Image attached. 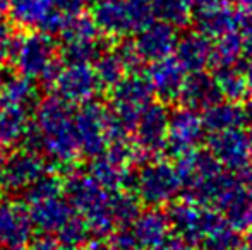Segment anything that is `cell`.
Here are the masks:
<instances>
[{
  "mask_svg": "<svg viewBox=\"0 0 252 250\" xmlns=\"http://www.w3.org/2000/svg\"><path fill=\"white\" fill-rule=\"evenodd\" d=\"M90 226L84 221V218H79L74 214L57 233V240L62 244V247L65 250L77 249L81 245L86 244L88 237H90Z\"/></svg>",
  "mask_w": 252,
  "mask_h": 250,
  "instance_id": "obj_22",
  "label": "cell"
},
{
  "mask_svg": "<svg viewBox=\"0 0 252 250\" xmlns=\"http://www.w3.org/2000/svg\"><path fill=\"white\" fill-rule=\"evenodd\" d=\"M76 132L81 153L94 156L103 149L106 137V115L96 105L84 103L79 111H76Z\"/></svg>",
  "mask_w": 252,
  "mask_h": 250,
  "instance_id": "obj_9",
  "label": "cell"
},
{
  "mask_svg": "<svg viewBox=\"0 0 252 250\" xmlns=\"http://www.w3.org/2000/svg\"><path fill=\"white\" fill-rule=\"evenodd\" d=\"M201 125L190 113H180L173 118L172 127L168 129V140L179 149L190 146L199 137Z\"/></svg>",
  "mask_w": 252,
  "mask_h": 250,
  "instance_id": "obj_20",
  "label": "cell"
},
{
  "mask_svg": "<svg viewBox=\"0 0 252 250\" xmlns=\"http://www.w3.org/2000/svg\"><path fill=\"white\" fill-rule=\"evenodd\" d=\"M151 83L156 93L163 98H173L184 84V67L175 60H159L151 67Z\"/></svg>",
  "mask_w": 252,
  "mask_h": 250,
  "instance_id": "obj_14",
  "label": "cell"
},
{
  "mask_svg": "<svg viewBox=\"0 0 252 250\" xmlns=\"http://www.w3.org/2000/svg\"><path fill=\"white\" fill-rule=\"evenodd\" d=\"M74 105L57 98H47L36 108L34 122L26 136L28 149L47 154L57 163L69 165L79 156Z\"/></svg>",
  "mask_w": 252,
  "mask_h": 250,
  "instance_id": "obj_1",
  "label": "cell"
},
{
  "mask_svg": "<svg viewBox=\"0 0 252 250\" xmlns=\"http://www.w3.org/2000/svg\"><path fill=\"white\" fill-rule=\"evenodd\" d=\"M124 62L119 55H103V57L98 60L96 65V74L100 77L101 83L105 84H113V83H119V77L122 76V70H124Z\"/></svg>",
  "mask_w": 252,
  "mask_h": 250,
  "instance_id": "obj_25",
  "label": "cell"
},
{
  "mask_svg": "<svg viewBox=\"0 0 252 250\" xmlns=\"http://www.w3.org/2000/svg\"><path fill=\"white\" fill-rule=\"evenodd\" d=\"M249 187H251V194H252V177H249Z\"/></svg>",
  "mask_w": 252,
  "mask_h": 250,
  "instance_id": "obj_37",
  "label": "cell"
},
{
  "mask_svg": "<svg viewBox=\"0 0 252 250\" xmlns=\"http://www.w3.org/2000/svg\"><path fill=\"white\" fill-rule=\"evenodd\" d=\"M2 83H3V98H5V101L19 105V107H24L28 110L36 105L38 89L33 79L21 76V74H10L7 77L2 76Z\"/></svg>",
  "mask_w": 252,
  "mask_h": 250,
  "instance_id": "obj_16",
  "label": "cell"
},
{
  "mask_svg": "<svg viewBox=\"0 0 252 250\" xmlns=\"http://www.w3.org/2000/svg\"><path fill=\"white\" fill-rule=\"evenodd\" d=\"M10 58L14 60L17 74L33 81H41L50 87L62 69L57 57L55 41L50 33L45 31L16 36Z\"/></svg>",
  "mask_w": 252,
  "mask_h": 250,
  "instance_id": "obj_2",
  "label": "cell"
},
{
  "mask_svg": "<svg viewBox=\"0 0 252 250\" xmlns=\"http://www.w3.org/2000/svg\"><path fill=\"white\" fill-rule=\"evenodd\" d=\"M173 47V31L170 24H146L137 41V52L148 58H163Z\"/></svg>",
  "mask_w": 252,
  "mask_h": 250,
  "instance_id": "obj_13",
  "label": "cell"
},
{
  "mask_svg": "<svg viewBox=\"0 0 252 250\" xmlns=\"http://www.w3.org/2000/svg\"><path fill=\"white\" fill-rule=\"evenodd\" d=\"M14 41H16V34H14L12 26L0 17V67L12 55Z\"/></svg>",
  "mask_w": 252,
  "mask_h": 250,
  "instance_id": "obj_27",
  "label": "cell"
},
{
  "mask_svg": "<svg viewBox=\"0 0 252 250\" xmlns=\"http://www.w3.org/2000/svg\"><path fill=\"white\" fill-rule=\"evenodd\" d=\"M182 100L190 108H208L218 101V87L209 77L194 76L182 84Z\"/></svg>",
  "mask_w": 252,
  "mask_h": 250,
  "instance_id": "obj_15",
  "label": "cell"
},
{
  "mask_svg": "<svg viewBox=\"0 0 252 250\" xmlns=\"http://www.w3.org/2000/svg\"><path fill=\"white\" fill-rule=\"evenodd\" d=\"M33 231L34 224L26 204L17 200L0 202V245L21 250L33 240Z\"/></svg>",
  "mask_w": 252,
  "mask_h": 250,
  "instance_id": "obj_8",
  "label": "cell"
},
{
  "mask_svg": "<svg viewBox=\"0 0 252 250\" xmlns=\"http://www.w3.org/2000/svg\"><path fill=\"white\" fill-rule=\"evenodd\" d=\"M26 250H65L57 238L53 237H40L36 240H31L26 245Z\"/></svg>",
  "mask_w": 252,
  "mask_h": 250,
  "instance_id": "obj_29",
  "label": "cell"
},
{
  "mask_svg": "<svg viewBox=\"0 0 252 250\" xmlns=\"http://www.w3.org/2000/svg\"><path fill=\"white\" fill-rule=\"evenodd\" d=\"M239 117L240 111L232 107H211V111L208 115V125L215 130H226L237 124Z\"/></svg>",
  "mask_w": 252,
  "mask_h": 250,
  "instance_id": "obj_26",
  "label": "cell"
},
{
  "mask_svg": "<svg viewBox=\"0 0 252 250\" xmlns=\"http://www.w3.org/2000/svg\"><path fill=\"white\" fill-rule=\"evenodd\" d=\"M249 84H251V87H252V67H251V70H249Z\"/></svg>",
  "mask_w": 252,
  "mask_h": 250,
  "instance_id": "obj_36",
  "label": "cell"
},
{
  "mask_svg": "<svg viewBox=\"0 0 252 250\" xmlns=\"http://www.w3.org/2000/svg\"><path fill=\"white\" fill-rule=\"evenodd\" d=\"M141 223L150 228V230H143V228L136 226L137 242H139L141 245H151V247L153 245H159V242L165 237V230H166L165 221H161L159 218H155L153 214H150V216L143 218Z\"/></svg>",
  "mask_w": 252,
  "mask_h": 250,
  "instance_id": "obj_24",
  "label": "cell"
},
{
  "mask_svg": "<svg viewBox=\"0 0 252 250\" xmlns=\"http://www.w3.org/2000/svg\"><path fill=\"white\" fill-rule=\"evenodd\" d=\"M96 31L98 26L90 17H84L83 14L69 17L60 29L63 60L67 63H88L98 57L100 43Z\"/></svg>",
  "mask_w": 252,
  "mask_h": 250,
  "instance_id": "obj_4",
  "label": "cell"
},
{
  "mask_svg": "<svg viewBox=\"0 0 252 250\" xmlns=\"http://www.w3.org/2000/svg\"><path fill=\"white\" fill-rule=\"evenodd\" d=\"M215 2H218V0H186L187 7H189V9L197 10V14L202 12L204 9H208V7L213 5Z\"/></svg>",
  "mask_w": 252,
  "mask_h": 250,
  "instance_id": "obj_31",
  "label": "cell"
},
{
  "mask_svg": "<svg viewBox=\"0 0 252 250\" xmlns=\"http://www.w3.org/2000/svg\"><path fill=\"white\" fill-rule=\"evenodd\" d=\"M3 163H5V154H3V149L0 147V173H2Z\"/></svg>",
  "mask_w": 252,
  "mask_h": 250,
  "instance_id": "obj_33",
  "label": "cell"
},
{
  "mask_svg": "<svg viewBox=\"0 0 252 250\" xmlns=\"http://www.w3.org/2000/svg\"><path fill=\"white\" fill-rule=\"evenodd\" d=\"M213 149L221 158L223 163L230 165V167H237V165L246 161L247 153H249V144L242 136L226 129L225 132L220 130L218 137L215 139V147Z\"/></svg>",
  "mask_w": 252,
  "mask_h": 250,
  "instance_id": "obj_18",
  "label": "cell"
},
{
  "mask_svg": "<svg viewBox=\"0 0 252 250\" xmlns=\"http://www.w3.org/2000/svg\"><path fill=\"white\" fill-rule=\"evenodd\" d=\"M166 132V117L161 110L151 108L144 113L143 122H141L139 137L144 147H155L159 140L163 139Z\"/></svg>",
  "mask_w": 252,
  "mask_h": 250,
  "instance_id": "obj_21",
  "label": "cell"
},
{
  "mask_svg": "<svg viewBox=\"0 0 252 250\" xmlns=\"http://www.w3.org/2000/svg\"><path fill=\"white\" fill-rule=\"evenodd\" d=\"M50 173V165L45 156L38 151H31L28 147L12 153L5 158L2 173V185L9 192H26L34 182Z\"/></svg>",
  "mask_w": 252,
  "mask_h": 250,
  "instance_id": "obj_5",
  "label": "cell"
},
{
  "mask_svg": "<svg viewBox=\"0 0 252 250\" xmlns=\"http://www.w3.org/2000/svg\"><path fill=\"white\" fill-rule=\"evenodd\" d=\"M31 125L30 110L14 103H5L0 107V144H16L24 139Z\"/></svg>",
  "mask_w": 252,
  "mask_h": 250,
  "instance_id": "obj_11",
  "label": "cell"
},
{
  "mask_svg": "<svg viewBox=\"0 0 252 250\" xmlns=\"http://www.w3.org/2000/svg\"><path fill=\"white\" fill-rule=\"evenodd\" d=\"M12 21L23 28L60 33L67 17L57 10L53 0H12L9 7Z\"/></svg>",
  "mask_w": 252,
  "mask_h": 250,
  "instance_id": "obj_7",
  "label": "cell"
},
{
  "mask_svg": "<svg viewBox=\"0 0 252 250\" xmlns=\"http://www.w3.org/2000/svg\"><path fill=\"white\" fill-rule=\"evenodd\" d=\"M153 0H100L93 10L98 29L108 34H124L150 24Z\"/></svg>",
  "mask_w": 252,
  "mask_h": 250,
  "instance_id": "obj_3",
  "label": "cell"
},
{
  "mask_svg": "<svg viewBox=\"0 0 252 250\" xmlns=\"http://www.w3.org/2000/svg\"><path fill=\"white\" fill-rule=\"evenodd\" d=\"M0 197H2V190H0Z\"/></svg>",
  "mask_w": 252,
  "mask_h": 250,
  "instance_id": "obj_39",
  "label": "cell"
},
{
  "mask_svg": "<svg viewBox=\"0 0 252 250\" xmlns=\"http://www.w3.org/2000/svg\"><path fill=\"white\" fill-rule=\"evenodd\" d=\"M175 184V177L165 167L150 168L141 178V192L148 200H163L172 195Z\"/></svg>",
  "mask_w": 252,
  "mask_h": 250,
  "instance_id": "obj_17",
  "label": "cell"
},
{
  "mask_svg": "<svg viewBox=\"0 0 252 250\" xmlns=\"http://www.w3.org/2000/svg\"><path fill=\"white\" fill-rule=\"evenodd\" d=\"M139 242L137 238H132L129 235H124V233H119L115 235V238L112 240V245H110V250H139Z\"/></svg>",
  "mask_w": 252,
  "mask_h": 250,
  "instance_id": "obj_30",
  "label": "cell"
},
{
  "mask_svg": "<svg viewBox=\"0 0 252 250\" xmlns=\"http://www.w3.org/2000/svg\"><path fill=\"white\" fill-rule=\"evenodd\" d=\"M249 242H251V247H252V233H251V238H249Z\"/></svg>",
  "mask_w": 252,
  "mask_h": 250,
  "instance_id": "obj_38",
  "label": "cell"
},
{
  "mask_svg": "<svg viewBox=\"0 0 252 250\" xmlns=\"http://www.w3.org/2000/svg\"><path fill=\"white\" fill-rule=\"evenodd\" d=\"M153 12L166 24L180 26L186 24L189 7L186 0H153Z\"/></svg>",
  "mask_w": 252,
  "mask_h": 250,
  "instance_id": "obj_23",
  "label": "cell"
},
{
  "mask_svg": "<svg viewBox=\"0 0 252 250\" xmlns=\"http://www.w3.org/2000/svg\"><path fill=\"white\" fill-rule=\"evenodd\" d=\"M100 86L101 81L96 70L88 67V63H67L52 84L57 96L70 105L90 103Z\"/></svg>",
  "mask_w": 252,
  "mask_h": 250,
  "instance_id": "obj_6",
  "label": "cell"
},
{
  "mask_svg": "<svg viewBox=\"0 0 252 250\" xmlns=\"http://www.w3.org/2000/svg\"><path fill=\"white\" fill-rule=\"evenodd\" d=\"M10 2H12V0H0V17H2L5 12H9Z\"/></svg>",
  "mask_w": 252,
  "mask_h": 250,
  "instance_id": "obj_32",
  "label": "cell"
},
{
  "mask_svg": "<svg viewBox=\"0 0 252 250\" xmlns=\"http://www.w3.org/2000/svg\"><path fill=\"white\" fill-rule=\"evenodd\" d=\"M211 45L208 43L206 38L197 36V34H190L179 45V62L182 67L199 69L202 63L211 58Z\"/></svg>",
  "mask_w": 252,
  "mask_h": 250,
  "instance_id": "obj_19",
  "label": "cell"
},
{
  "mask_svg": "<svg viewBox=\"0 0 252 250\" xmlns=\"http://www.w3.org/2000/svg\"><path fill=\"white\" fill-rule=\"evenodd\" d=\"M240 14L225 0H218L199 12V26L208 34H228L237 28Z\"/></svg>",
  "mask_w": 252,
  "mask_h": 250,
  "instance_id": "obj_12",
  "label": "cell"
},
{
  "mask_svg": "<svg viewBox=\"0 0 252 250\" xmlns=\"http://www.w3.org/2000/svg\"><path fill=\"white\" fill-rule=\"evenodd\" d=\"M86 2L88 0H53L57 10H59L63 17H67V19L81 14V10L84 9Z\"/></svg>",
  "mask_w": 252,
  "mask_h": 250,
  "instance_id": "obj_28",
  "label": "cell"
},
{
  "mask_svg": "<svg viewBox=\"0 0 252 250\" xmlns=\"http://www.w3.org/2000/svg\"><path fill=\"white\" fill-rule=\"evenodd\" d=\"M247 43L252 47V24H249V28H247Z\"/></svg>",
  "mask_w": 252,
  "mask_h": 250,
  "instance_id": "obj_34",
  "label": "cell"
},
{
  "mask_svg": "<svg viewBox=\"0 0 252 250\" xmlns=\"http://www.w3.org/2000/svg\"><path fill=\"white\" fill-rule=\"evenodd\" d=\"M34 228L43 233H59L60 228L74 216V207L62 194L28 204Z\"/></svg>",
  "mask_w": 252,
  "mask_h": 250,
  "instance_id": "obj_10",
  "label": "cell"
},
{
  "mask_svg": "<svg viewBox=\"0 0 252 250\" xmlns=\"http://www.w3.org/2000/svg\"><path fill=\"white\" fill-rule=\"evenodd\" d=\"M240 2H242L246 7H251V9H252V0H240Z\"/></svg>",
  "mask_w": 252,
  "mask_h": 250,
  "instance_id": "obj_35",
  "label": "cell"
}]
</instances>
